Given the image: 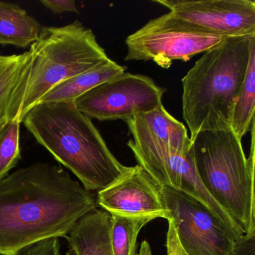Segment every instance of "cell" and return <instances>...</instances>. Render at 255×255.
I'll list each match as a JSON object with an SVG mask.
<instances>
[{"instance_id": "6da1fadb", "label": "cell", "mask_w": 255, "mask_h": 255, "mask_svg": "<svg viewBox=\"0 0 255 255\" xmlns=\"http://www.w3.org/2000/svg\"><path fill=\"white\" fill-rule=\"evenodd\" d=\"M97 207L96 196L59 165L19 168L0 180V255H20L40 242L66 237Z\"/></svg>"}, {"instance_id": "7a4b0ae2", "label": "cell", "mask_w": 255, "mask_h": 255, "mask_svg": "<svg viewBox=\"0 0 255 255\" xmlns=\"http://www.w3.org/2000/svg\"><path fill=\"white\" fill-rule=\"evenodd\" d=\"M21 123L89 192L103 190L130 168L116 159L92 119L74 101L37 104Z\"/></svg>"}, {"instance_id": "3957f363", "label": "cell", "mask_w": 255, "mask_h": 255, "mask_svg": "<svg viewBox=\"0 0 255 255\" xmlns=\"http://www.w3.org/2000/svg\"><path fill=\"white\" fill-rule=\"evenodd\" d=\"M255 49V33L225 38L182 79L183 118L190 138L200 131L231 128L233 110Z\"/></svg>"}, {"instance_id": "277c9868", "label": "cell", "mask_w": 255, "mask_h": 255, "mask_svg": "<svg viewBox=\"0 0 255 255\" xmlns=\"http://www.w3.org/2000/svg\"><path fill=\"white\" fill-rule=\"evenodd\" d=\"M29 51L30 65L14 89L5 115L20 116V122L53 88L110 59L92 29L78 20L59 27L43 26Z\"/></svg>"}, {"instance_id": "5b68a950", "label": "cell", "mask_w": 255, "mask_h": 255, "mask_svg": "<svg viewBox=\"0 0 255 255\" xmlns=\"http://www.w3.org/2000/svg\"><path fill=\"white\" fill-rule=\"evenodd\" d=\"M250 131L249 158L231 128L200 131L191 138L201 183L244 235L255 232V122Z\"/></svg>"}, {"instance_id": "8992f818", "label": "cell", "mask_w": 255, "mask_h": 255, "mask_svg": "<svg viewBox=\"0 0 255 255\" xmlns=\"http://www.w3.org/2000/svg\"><path fill=\"white\" fill-rule=\"evenodd\" d=\"M126 123L132 135L128 147L138 165L159 184L182 191L201 202L210 200L197 172L187 129L163 105Z\"/></svg>"}, {"instance_id": "52a82bcc", "label": "cell", "mask_w": 255, "mask_h": 255, "mask_svg": "<svg viewBox=\"0 0 255 255\" xmlns=\"http://www.w3.org/2000/svg\"><path fill=\"white\" fill-rule=\"evenodd\" d=\"M226 38L204 33L171 13L152 19L127 38L125 61H151L168 69L174 61L188 62Z\"/></svg>"}, {"instance_id": "ba28073f", "label": "cell", "mask_w": 255, "mask_h": 255, "mask_svg": "<svg viewBox=\"0 0 255 255\" xmlns=\"http://www.w3.org/2000/svg\"><path fill=\"white\" fill-rule=\"evenodd\" d=\"M165 92V88L147 76L125 72L91 89L74 103L90 119L127 122L162 106Z\"/></svg>"}, {"instance_id": "9c48e42d", "label": "cell", "mask_w": 255, "mask_h": 255, "mask_svg": "<svg viewBox=\"0 0 255 255\" xmlns=\"http://www.w3.org/2000/svg\"><path fill=\"white\" fill-rule=\"evenodd\" d=\"M162 194L169 211L168 220L174 223L188 255H235L238 238L210 209L191 195L168 186H162Z\"/></svg>"}, {"instance_id": "30bf717a", "label": "cell", "mask_w": 255, "mask_h": 255, "mask_svg": "<svg viewBox=\"0 0 255 255\" xmlns=\"http://www.w3.org/2000/svg\"><path fill=\"white\" fill-rule=\"evenodd\" d=\"M179 20L204 33L241 36L255 33V0H153Z\"/></svg>"}, {"instance_id": "8fae6325", "label": "cell", "mask_w": 255, "mask_h": 255, "mask_svg": "<svg viewBox=\"0 0 255 255\" xmlns=\"http://www.w3.org/2000/svg\"><path fill=\"white\" fill-rule=\"evenodd\" d=\"M97 204L110 214L170 219L162 186L140 165L98 192Z\"/></svg>"}, {"instance_id": "7c38bea8", "label": "cell", "mask_w": 255, "mask_h": 255, "mask_svg": "<svg viewBox=\"0 0 255 255\" xmlns=\"http://www.w3.org/2000/svg\"><path fill=\"white\" fill-rule=\"evenodd\" d=\"M110 232L111 215L96 209L80 219L65 238L76 255H114Z\"/></svg>"}, {"instance_id": "4fadbf2b", "label": "cell", "mask_w": 255, "mask_h": 255, "mask_svg": "<svg viewBox=\"0 0 255 255\" xmlns=\"http://www.w3.org/2000/svg\"><path fill=\"white\" fill-rule=\"evenodd\" d=\"M126 66H122L109 59L98 66L58 85L38 104L74 102L98 85L126 72Z\"/></svg>"}, {"instance_id": "5bb4252c", "label": "cell", "mask_w": 255, "mask_h": 255, "mask_svg": "<svg viewBox=\"0 0 255 255\" xmlns=\"http://www.w3.org/2000/svg\"><path fill=\"white\" fill-rule=\"evenodd\" d=\"M43 26L18 4L0 2V44L27 48L39 38Z\"/></svg>"}, {"instance_id": "9a60e30c", "label": "cell", "mask_w": 255, "mask_h": 255, "mask_svg": "<svg viewBox=\"0 0 255 255\" xmlns=\"http://www.w3.org/2000/svg\"><path fill=\"white\" fill-rule=\"evenodd\" d=\"M255 49L251 53L247 71L233 110L231 128L242 139L255 122Z\"/></svg>"}, {"instance_id": "2e32d148", "label": "cell", "mask_w": 255, "mask_h": 255, "mask_svg": "<svg viewBox=\"0 0 255 255\" xmlns=\"http://www.w3.org/2000/svg\"><path fill=\"white\" fill-rule=\"evenodd\" d=\"M111 215L112 247L114 255H136V241L140 230L154 219L148 216Z\"/></svg>"}, {"instance_id": "e0dca14e", "label": "cell", "mask_w": 255, "mask_h": 255, "mask_svg": "<svg viewBox=\"0 0 255 255\" xmlns=\"http://www.w3.org/2000/svg\"><path fill=\"white\" fill-rule=\"evenodd\" d=\"M31 63L30 52L0 55V119L5 117L14 89Z\"/></svg>"}, {"instance_id": "ac0fdd59", "label": "cell", "mask_w": 255, "mask_h": 255, "mask_svg": "<svg viewBox=\"0 0 255 255\" xmlns=\"http://www.w3.org/2000/svg\"><path fill=\"white\" fill-rule=\"evenodd\" d=\"M20 124L19 116L0 119V180L8 175L21 158Z\"/></svg>"}, {"instance_id": "d6986e66", "label": "cell", "mask_w": 255, "mask_h": 255, "mask_svg": "<svg viewBox=\"0 0 255 255\" xmlns=\"http://www.w3.org/2000/svg\"><path fill=\"white\" fill-rule=\"evenodd\" d=\"M40 2L53 14L79 13L75 2L73 0H41Z\"/></svg>"}, {"instance_id": "ffe728a7", "label": "cell", "mask_w": 255, "mask_h": 255, "mask_svg": "<svg viewBox=\"0 0 255 255\" xmlns=\"http://www.w3.org/2000/svg\"><path fill=\"white\" fill-rule=\"evenodd\" d=\"M168 232H167V255H189L182 247L175 227L172 221L168 220Z\"/></svg>"}, {"instance_id": "44dd1931", "label": "cell", "mask_w": 255, "mask_h": 255, "mask_svg": "<svg viewBox=\"0 0 255 255\" xmlns=\"http://www.w3.org/2000/svg\"><path fill=\"white\" fill-rule=\"evenodd\" d=\"M235 255H255V232L237 240Z\"/></svg>"}, {"instance_id": "7402d4cb", "label": "cell", "mask_w": 255, "mask_h": 255, "mask_svg": "<svg viewBox=\"0 0 255 255\" xmlns=\"http://www.w3.org/2000/svg\"><path fill=\"white\" fill-rule=\"evenodd\" d=\"M152 252L151 249H150V244H149L148 242L143 241V243H141V247H140L139 252H138V255H151Z\"/></svg>"}, {"instance_id": "603a6c76", "label": "cell", "mask_w": 255, "mask_h": 255, "mask_svg": "<svg viewBox=\"0 0 255 255\" xmlns=\"http://www.w3.org/2000/svg\"><path fill=\"white\" fill-rule=\"evenodd\" d=\"M66 255H76V254L74 253V251H73L72 249H70L69 250H68V252H67Z\"/></svg>"}]
</instances>
